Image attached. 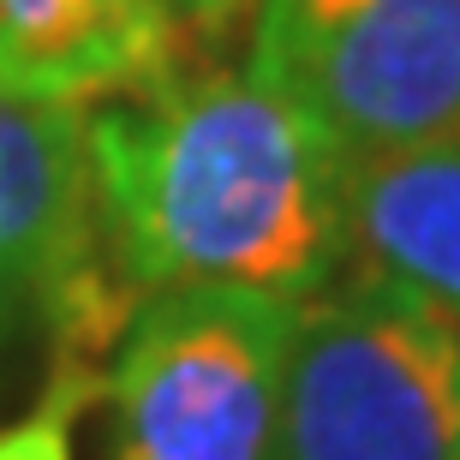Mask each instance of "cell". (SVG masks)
I'll return each mask as SVG.
<instances>
[{
  "label": "cell",
  "instance_id": "6da1fadb",
  "mask_svg": "<svg viewBox=\"0 0 460 460\" xmlns=\"http://www.w3.org/2000/svg\"><path fill=\"white\" fill-rule=\"evenodd\" d=\"M96 209L119 281L150 299L239 288L311 299L341 270V162L245 72H168L84 108Z\"/></svg>",
  "mask_w": 460,
  "mask_h": 460
},
{
  "label": "cell",
  "instance_id": "7a4b0ae2",
  "mask_svg": "<svg viewBox=\"0 0 460 460\" xmlns=\"http://www.w3.org/2000/svg\"><path fill=\"white\" fill-rule=\"evenodd\" d=\"M275 460H460V323L353 275L299 299Z\"/></svg>",
  "mask_w": 460,
  "mask_h": 460
},
{
  "label": "cell",
  "instance_id": "3957f363",
  "mask_svg": "<svg viewBox=\"0 0 460 460\" xmlns=\"http://www.w3.org/2000/svg\"><path fill=\"white\" fill-rule=\"evenodd\" d=\"M293 311L239 288L137 299L102 371L114 460H275Z\"/></svg>",
  "mask_w": 460,
  "mask_h": 460
},
{
  "label": "cell",
  "instance_id": "277c9868",
  "mask_svg": "<svg viewBox=\"0 0 460 460\" xmlns=\"http://www.w3.org/2000/svg\"><path fill=\"white\" fill-rule=\"evenodd\" d=\"M252 72L347 168L460 137V0H257Z\"/></svg>",
  "mask_w": 460,
  "mask_h": 460
},
{
  "label": "cell",
  "instance_id": "5b68a950",
  "mask_svg": "<svg viewBox=\"0 0 460 460\" xmlns=\"http://www.w3.org/2000/svg\"><path fill=\"white\" fill-rule=\"evenodd\" d=\"M132 311L102 239L84 108L0 96V358L42 341L54 383L90 389Z\"/></svg>",
  "mask_w": 460,
  "mask_h": 460
},
{
  "label": "cell",
  "instance_id": "8992f818",
  "mask_svg": "<svg viewBox=\"0 0 460 460\" xmlns=\"http://www.w3.org/2000/svg\"><path fill=\"white\" fill-rule=\"evenodd\" d=\"M180 72L168 0H0V96L102 108Z\"/></svg>",
  "mask_w": 460,
  "mask_h": 460
},
{
  "label": "cell",
  "instance_id": "52a82bcc",
  "mask_svg": "<svg viewBox=\"0 0 460 460\" xmlns=\"http://www.w3.org/2000/svg\"><path fill=\"white\" fill-rule=\"evenodd\" d=\"M341 263L460 323V137L341 173Z\"/></svg>",
  "mask_w": 460,
  "mask_h": 460
},
{
  "label": "cell",
  "instance_id": "ba28073f",
  "mask_svg": "<svg viewBox=\"0 0 460 460\" xmlns=\"http://www.w3.org/2000/svg\"><path fill=\"white\" fill-rule=\"evenodd\" d=\"M84 401V383H54L18 425L0 430V460H72V412Z\"/></svg>",
  "mask_w": 460,
  "mask_h": 460
},
{
  "label": "cell",
  "instance_id": "9c48e42d",
  "mask_svg": "<svg viewBox=\"0 0 460 460\" xmlns=\"http://www.w3.org/2000/svg\"><path fill=\"white\" fill-rule=\"evenodd\" d=\"M173 6H180L191 24H204V31H222V24H234L239 13H252L257 0H173Z\"/></svg>",
  "mask_w": 460,
  "mask_h": 460
}]
</instances>
